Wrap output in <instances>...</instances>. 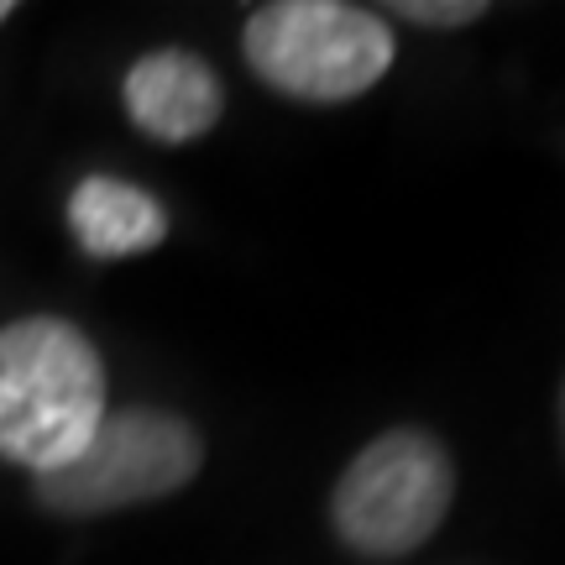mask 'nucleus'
<instances>
[{
  "label": "nucleus",
  "mask_w": 565,
  "mask_h": 565,
  "mask_svg": "<svg viewBox=\"0 0 565 565\" xmlns=\"http://www.w3.org/2000/svg\"><path fill=\"white\" fill-rule=\"evenodd\" d=\"M561 429H565V383H561Z\"/></svg>",
  "instance_id": "nucleus-9"
},
{
  "label": "nucleus",
  "mask_w": 565,
  "mask_h": 565,
  "mask_svg": "<svg viewBox=\"0 0 565 565\" xmlns=\"http://www.w3.org/2000/svg\"><path fill=\"white\" fill-rule=\"evenodd\" d=\"M456 503V466L429 429H387L356 450L330 492V524L345 550L398 561L419 550Z\"/></svg>",
  "instance_id": "nucleus-3"
},
{
  "label": "nucleus",
  "mask_w": 565,
  "mask_h": 565,
  "mask_svg": "<svg viewBox=\"0 0 565 565\" xmlns=\"http://www.w3.org/2000/svg\"><path fill=\"white\" fill-rule=\"evenodd\" d=\"M121 100H126V116L147 137L179 147V141H200L210 126L221 121L225 84L204 58L179 53V47H162V53H147V58L131 63V74L121 84Z\"/></svg>",
  "instance_id": "nucleus-5"
},
{
  "label": "nucleus",
  "mask_w": 565,
  "mask_h": 565,
  "mask_svg": "<svg viewBox=\"0 0 565 565\" xmlns=\"http://www.w3.org/2000/svg\"><path fill=\"white\" fill-rule=\"evenodd\" d=\"M68 225L89 257L116 263V257H141V252L162 246L168 210L126 179H84L68 200Z\"/></svg>",
  "instance_id": "nucleus-6"
},
{
  "label": "nucleus",
  "mask_w": 565,
  "mask_h": 565,
  "mask_svg": "<svg viewBox=\"0 0 565 565\" xmlns=\"http://www.w3.org/2000/svg\"><path fill=\"white\" fill-rule=\"evenodd\" d=\"M110 414L105 362L79 324L21 315L0 324V456L47 477L79 456Z\"/></svg>",
  "instance_id": "nucleus-1"
},
{
  "label": "nucleus",
  "mask_w": 565,
  "mask_h": 565,
  "mask_svg": "<svg viewBox=\"0 0 565 565\" xmlns=\"http://www.w3.org/2000/svg\"><path fill=\"white\" fill-rule=\"evenodd\" d=\"M200 429L168 408H110L79 456L38 477V498L53 513L95 519L116 508L168 498L200 477Z\"/></svg>",
  "instance_id": "nucleus-4"
},
{
  "label": "nucleus",
  "mask_w": 565,
  "mask_h": 565,
  "mask_svg": "<svg viewBox=\"0 0 565 565\" xmlns=\"http://www.w3.org/2000/svg\"><path fill=\"white\" fill-rule=\"evenodd\" d=\"M393 17L414 26H471L487 17V6L482 0H398Z\"/></svg>",
  "instance_id": "nucleus-7"
},
{
  "label": "nucleus",
  "mask_w": 565,
  "mask_h": 565,
  "mask_svg": "<svg viewBox=\"0 0 565 565\" xmlns=\"http://www.w3.org/2000/svg\"><path fill=\"white\" fill-rule=\"evenodd\" d=\"M11 11H17V6H11V0H0V21L11 17Z\"/></svg>",
  "instance_id": "nucleus-8"
},
{
  "label": "nucleus",
  "mask_w": 565,
  "mask_h": 565,
  "mask_svg": "<svg viewBox=\"0 0 565 565\" xmlns=\"http://www.w3.org/2000/svg\"><path fill=\"white\" fill-rule=\"evenodd\" d=\"M242 53L288 100L341 105L393 68V32L377 11L345 0H273L246 17Z\"/></svg>",
  "instance_id": "nucleus-2"
}]
</instances>
